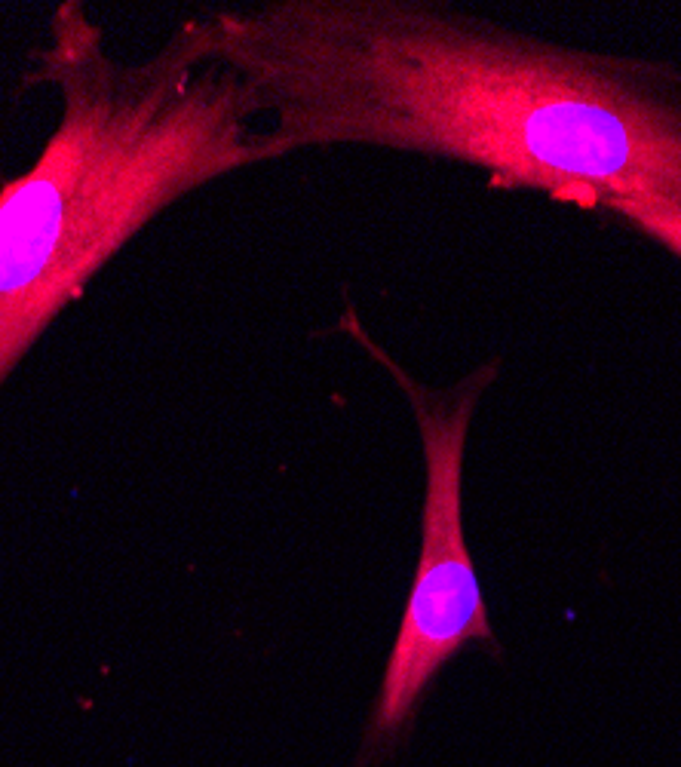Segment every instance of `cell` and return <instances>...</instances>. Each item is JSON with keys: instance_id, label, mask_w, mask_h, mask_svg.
<instances>
[{"instance_id": "6da1fadb", "label": "cell", "mask_w": 681, "mask_h": 767, "mask_svg": "<svg viewBox=\"0 0 681 767\" xmlns=\"http://www.w3.org/2000/svg\"><path fill=\"white\" fill-rule=\"evenodd\" d=\"M286 154L458 160L580 209L681 206V68L580 50L427 0H267L197 13Z\"/></svg>"}, {"instance_id": "7a4b0ae2", "label": "cell", "mask_w": 681, "mask_h": 767, "mask_svg": "<svg viewBox=\"0 0 681 767\" xmlns=\"http://www.w3.org/2000/svg\"><path fill=\"white\" fill-rule=\"evenodd\" d=\"M28 86L59 96L34 163L0 182V390L99 270L178 200L283 157L197 16L145 59L111 50L80 0H62Z\"/></svg>"}, {"instance_id": "3957f363", "label": "cell", "mask_w": 681, "mask_h": 767, "mask_svg": "<svg viewBox=\"0 0 681 767\" xmlns=\"http://www.w3.org/2000/svg\"><path fill=\"white\" fill-rule=\"evenodd\" d=\"M341 329L405 393L421 433L427 470L418 568L356 758V767H372L396 752L418 718L427 688L448 660L473 642L497 648L464 537V448L476 405L494 384L501 363H482L451 387H427L369 335L353 307L341 317Z\"/></svg>"}, {"instance_id": "277c9868", "label": "cell", "mask_w": 681, "mask_h": 767, "mask_svg": "<svg viewBox=\"0 0 681 767\" xmlns=\"http://www.w3.org/2000/svg\"><path fill=\"white\" fill-rule=\"evenodd\" d=\"M645 237L657 240L675 258H681V206L675 203H648V200H614L605 206Z\"/></svg>"}]
</instances>
